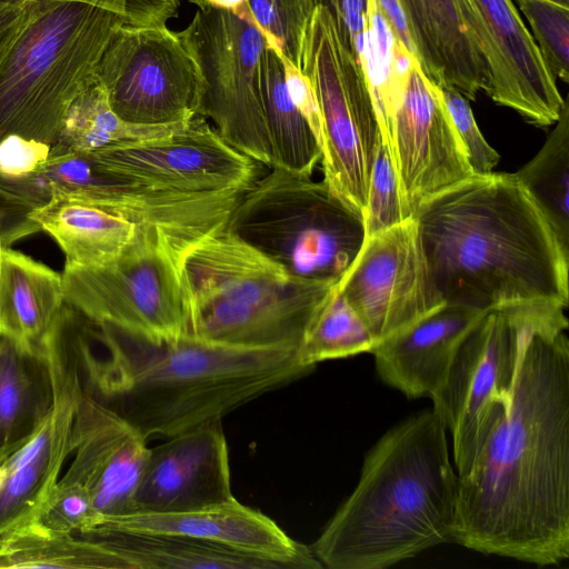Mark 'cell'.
<instances>
[{
    "mask_svg": "<svg viewBox=\"0 0 569 569\" xmlns=\"http://www.w3.org/2000/svg\"><path fill=\"white\" fill-rule=\"evenodd\" d=\"M2 247H3V246H2V244H1V242H0V259H1V251H2Z\"/></svg>",
    "mask_w": 569,
    "mask_h": 569,
    "instance_id": "f907efd6",
    "label": "cell"
},
{
    "mask_svg": "<svg viewBox=\"0 0 569 569\" xmlns=\"http://www.w3.org/2000/svg\"><path fill=\"white\" fill-rule=\"evenodd\" d=\"M51 146L28 141L21 138H9L0 144V172L17 174L32 170L43 161Z\"/></svg>",
    "mask_w": 569,
    "mask_h": 569,
    "instance_id": "ee69618b",
    "label": "cell"
},
{
    "mask_svg": "<svg viewBox=\"0 0 569 569\" xmlns=\"http://www.w3.org/2000/svg\"><path fill=\"white\" fill-rule=\"evenodd\" d=\"M376 340L337 284L313 319L297 349L299 361L310 368L317 363L371 352Z\"/></svg>",
    "mask_w": 569,
    "mask_h": 569,
    "instance_id": "836d02e7",
    "label": "cell"
},
{
    "mask_svg": "<svg viewBox=\"0 0 569 569\" xmlns=\"http://www.w3.org/2000/svg\"><path fill=\"white\" fill-rule=\"evenodd\" d=\"M548 306L522 340L510 397L497 403L459 477L453 541L538 566L569 557V340Z\"/></svg>",
    "mask_w": 569,
    "mask_h": 569,
    "instance_id": "6da1fadb",
    "label": "cell"
},
{
    "mask_svg": "<svg viewBox=\"0 0 569 569\" xmlns=\"http://www.w3.org/2000/svg\"><path fill=\"white\" fill-rule=\"evenodd\" d=\"M178 33L201 77L199 114L231 147L273 167L261 93L263 34L249 20L212 7L198 9Z\"/></svg>",
    "mask_w": 569,
    "mask_h": 569,
    "instance_id": "9c48e42d",
    "label": "cell"
},
{
    "mask_svg": "<svg viewBox=\"0 0 569 569\" xmlns=\"http://www.w3.org/2000/svg\"><path fill=\"white\" fill-rule=\"evenodd\" d=\"M337 287L376 343L441 305L412 218L366 238Z\"/></svg>",
    "mask_w": 569,
    "mask_h": 569,
    "instance_id": "5bb4252c",
    "label": "cell"
},
{
    "mask_svg": "<svg viewBox=\"0 0 569 569\" xmlns=\"http://www.w3.org/2000/svg\"><path fill=\"white\" fill-rule=\"evenodd\" d=\"M362 220L366 238L406 220L391 151L382 137L378 142L370 174Z\"/></svg>",
    "mask_w": 569,
    "mask_h": 569,
    "instance_id": "8d00e7d4",
    "label": "cell"
},
{
    "mask_svg": "<svg viewBox=\"0 0 569 569\" xmlns=\"http://www.w3.org/2000/svg\"><path fill=\"white\" fill-rule=\"evenodd\" d=\"M441 303L569 301V253L513 173L475 174L412 216Z\"/></svg>",
    "mask_w": 569,
    "mask_h": 569,
    "instance_id": "7a4b0ae2",
    "label": "cell"
},
{
    "mask_svg": "<svg viewBox=\"0 0 569 569\" xmlns=\"http://www.w3.org/2000/svg\"><path fill=\"white\" fill-rule=\"evenodd\" d=\"M197 242L137 224L133 238L113 261L63 269L64 303L96 325L112 326L148 342L188 336L192 302L184 257Z\"/></svg>",
    "mask_w": 569,
    "mask_h": 569,
    "instance_id": "52a82bcc",
    "label": "cell"
},
{
    "mask_svg": "<svg viewBox=\"0 0 569 569\" xmlns=\"http://www.w3.org/2000/svg\"><path fill=\"white\" fill-rule=\"evenodd\" d=\"M189 2L193 3L198 7V9H207L209 6L206 2V0H188Z\"/></svg>",
    "mask_w": 569,
    "mask_h": 569,
    "instance_id": "c3c4849f",
    "label": "cell"
},
{
    "mask_svg": "<svg viewBox=\"0 0 569 569\" xmlns=\"http://www.w3.org/2000/svg\"><path fill=\"white\" fill-rule=\"evenodd\" d=\"M71 355L69 327L60 315L42 352L51 403L34 428L0 457V538L36 519L71 455L74 412L83 392Z\"/></svg>",
    "mask_w": 569,
    "mask_h": 569,
    "instance_id": "7c38bea8",
    "label": "cell"
},
{
    "mask_svg": "<svg viewBox=\"0 0 569 569\" xmlns=\"http://www.w3.org/2000/svg\"><path fill=\"white\" fill-rule=\"evenodd\" d=\"M390 151L405 219L475 176L439 89L418 61L393 118Z\"/></svg>",
    "mask_w": 569,
    "mask_h": 569,
    "instance_id": "9a60e30c",
    "label": "cell"
},
{
    "mask_svg": "<svg viewBox=\"0 0 569 569\" xmlns=\"http://www.w3.org/2000/svg\"><path fill=\"white\" fill-rule=\"evenodd\" d=\"M82 535L108 546L122 569H282L273 561L187 537L97 530Z\"/></svg>",
    "mask_w": 569,
    "mask_h": 569,
    "instance_id": "4316f807",
    "label": "cell"
},
{
    "mask_svg": "<svg viewBox=\"0 0 569 569\" xmlns=\"http://www.w3.org/2000/svg\"><path fill=\"white\" fill-rule=\"evenodd\" d=\"M117 14L81 2L28 6L27 21L0 64V144L57 142L72 102L98 81Z\"/></svg>",
    "mask_w": 569,
    "mask_h": 569,
    "instance_id": "5b68a950",
    "label": "cell"
},
{
    "mask_svg": "<svg viewBox=\"0 0 569 569\" xmlns=\"http://www.w3.org/2000/svg\"><path fill=\"white\" fill-rule=\"evenodd\" d=\"M550 305L513 303L485 310L431 396L433 412L452 436L459 477L468 472L496 405L510 397L526 332Z\"/></svg>",
    "mask_w": 569,
    "mask_h": 569,
    "instance_id": "30bf717a",
    "label": "cell"
},
{
    "mask_svg": "<svg viewBox=\"0 0 569 569\" xmlns=\"http://www.w3.org/2000/svg\"><path fill=\"white\" fill-rule=\"evenodd\" d=\"M28 18V6L0 2V64Z\"/></svg>",
    "mask_w": 569,
    "mask_h": 569,
    "instance_id": "f6af8a7d",
    "label": "cell"
},
{
    "mask_svg": "<svg viewBox=\"0 0 569 569\" xmlns=\"http://www.w3.org/2000/svg\"><path fill=\"white\" fill-rule=\"evenodd\" d=\"M188 122L163 126L127 122L111 109L103 87L97 81L72 102L51 148L92 153L121 143L162 137Z\"/></svg>",
    "mask_w": 569,
    "mask_h": 569,
    "instance_id": "1f68e13d",
    "label": "cell"
},
{
    "mask_svg": "<svg viewBox=\"0 0 569 569\" xmlns=\"http://www.w3.org/2000/svg\"><path fill=\"white\" fill-rule=\"evenodd\" d=\"M261 93L273 167L312 176L321 160V148L308 121L292 102L280 57L268 43L261 62Z\"/></svg>",
    "mask_w": 569,
    "mask_h": 569,
    "instance_id": "83f0119b",
    "label": "cell"
},
{
    "mask_svg": "<svg viewBox=\"0 0 569 569\" xmlns=\"http://www.w3.org/2000/svg\"><path fill=\"white\" fill-rule=\"evenodd\" d=\"M528 21L551 76L569 81V8L548 0H512Z\"/></svg>",
    "mask_w": 569,
    "mask_h": 569,
    "instance_id": "d590c367",
    "label": "cell"
},
{
    "mask_svg": "<svg viewBox=\"0 0 569 569\" xmlns=\"http://www.w3.org/2000/svg\"><path fill=\"white\" fill-rule=\"evenodd\" d=\"M77 356L93 386L147 440L169 438L223 416L308 375L296 348H251L188 335L152 343L81 320Z\"/></svg>",
    "mask_w": 569,
    "mask_h": 569,
    "instance_id": "3957f363",
    "label": "cell"
},
{
    "mask_svg": "<svg viewBox=\"0 0 569 569\" xmlns=\"http://www.w3.org/2000/svg\"><path fill=\"white\" fill-rule=\"evenodd\" d=\"M376 3L393 36L416 56L406 17L399 0H376Z\"/></svg>",
    "mask_w": 569,
    "mask_h": 569,
    "instance_id": "bcb514c9",
    "label": "cell"
},
{
    "mask_svg": "<svg viewBox=\"0 0 569 569\" xmlns=\"http://www.w3.org/2000/svg\"><path fill=\"white\" fill-rule=\"evenodd\" d=\"M31 219L64 254V268H91L113 261L134 236L137 224L91 202L56 196L34 208Z\"/></svg>",
    "mask_w": 569,
    "mask_h": 569,
    "instance_id": "d4e9b609",
    "label": "cell"
},
{
    "mask_svg": "<svg viewBox=\"0 0 569 569\" xmlns=\"http://www.w3.org/2000/svg\"><path fill=\"white\" fill-rule=\"evenodd\" d=\"M51 398L42 357L26 353L0 337V457L34 428Z\"/></svg>",
    "mask_w": 569,
    "mask_h": 569,
    "instance_id": "f1b7e54d",
    "label": "cell"
},
{
    "mask_svg": "<svg viewBox=\"0 0 569 569\" xmlns=\"http://www.w3.org/2000/svg\"><path fill=\"white\" fill-rule=\"evenodd\" d=\"M109 104L122 120L146 126L200 116L202 81L178 32L167 26L116 29L98 69Z\"/></svg>",
    "mask_w": 569,
    "mask_h": 569,
    "instance_id": "8fae6325",
    "label": "cell"
},
{
    "mask_svg": "<svg viewBox=\"0 0 569 569\" xmlns=\"http://www.w3.org/2000/svg\"><path fill=\"white\" fill-rule=\"evenodd\" d=\"M226 229L292 277L338 283L359 253L362 216L329 186L272 167L242 194Z\"/></svg>",
    "mask_w": 569,
    "mask_h": 569,
    "instance_id": "8992f818",
    "label": "cell"
},
{
    "mask_svg": "<svg viewBox=\"0 0 569 569\" xmlns=\"http://www.w3.org/2000/svg\"><path fill=\"white\" fill-rule=\"evenodd\" d=\"M301 70L319 102L323 180L362 216L381 138L378 116L362 63L341 43L320 6L306 31Z\"/></svg>",
    "mask_w": 569,
    "mask_h": 569,
    "instance_id": "ba28073f",
    "label": "cell"
},
{
    "mask_svg": "<svg viewBox=\"0 0 569 569\" xmlns=\"http://www.w3.org/2000/svg\"><path fill=\"white\" fill-rule=\"evenodd\" d=\"M447 428L423 410L367 453L358 485L311 550L330 569H385L453 541L459 476Z\"/></svg>",
    "mask_w": 569,
    "mask_h": 569,
    "instance_id": "277c9868",
    "label": "cell"
},
{
    "mask_svg": "<svg viewBox=\"0 0 569 569\" xmlns=\"http://www.w3.org/2000/svg\"><path fill=\"white\" fill-rule=\"evenodd\" d=\"M417 60L436 86L458 90L467 100L488 94L490 72L462 20L457 0H399Z\"/></svg>",
    "mask_w": 569,
    "mask_h": 569,
    "instance_id": "603a6c76",
    "label": "cell"
},
{
    "mask_svg": "<svg viewBox=\"0 0 569 569\" xmlns=\"http://www.w3.org/2000/svg\"><path fill=\"white\" fill-rule=\"evenodd\" d=\"M32 210L24 201L0 190V242L3 247L41 231L30 217Z\"/></svg>",
    "mask_w": 569,
    "mask_h": 569,
    "instance_id": "7bdbcfd3",
    "label": "cell"
},
{
    "mask_svg": "<svg viewBox=\"0 0 569 569\" xmlns=\"http://www.w3.org/2000/svg\"><path fill=\"white\" fill-rule=\"evenodd\" d=\"M490 72L488 96L537 127L555 124L566 100L512 0H457Z\"/></svg>",
    "mask_w": 569,
    "mask_h": 569,
    "instance_id": "2e32d148",
    "label": "cell"
},
{
    "mask_svg": "<svg viewBox=\"0 0 569 569\" xmlns=\"http://www.w3.org/2000/svg\"><path fill=\"white\" fill-rule=\"evenodd\" d=\"M92 530L180 536L267 559L282 569L322 568L311 548L293 540L271 518L236 498L180 512L108 516Z\"/></svg>",
    "mask_w": 569,
    "mask_h": 569,
    "instance_id": "d6986e66",
    "label": "cell"
},
{
    "mask_svg": "<svg viewBox=\"0 0 569 569\" xmlns=\"http://www.w3.org/2000/svg\"><path fill=\"white\" fill-rule=\"evenodd\" d=\"M88 154L103 170L159 191H246L259 178L260 164L227 143L202 116L169 134Z\"/></svg>",
    "mask_w": 569,
    "mask_h": 569,
    "instance_id": "4fadbf2b",
    "label": "cell"
},
{
    "mask_svg": "<svg viewBox=\"0 0 569 569\" xmlns=\"http://www.w3.org/2000/svg\"><path fill=\"white\" fill-rule=\"evenodd\" d=\"M149 452L137 427L83 390L72 426L73 459L63 478L80 483L103 517L133 512Z\"/></svg>",
    "mask_w": 569,
    "mask_h": 569,
    "instance_id": "e0dca14e",
    "label": "cell"
},
{
    "mask_svg": "<svg viewBox=\"0 0 569 569\" xmlns=\"http://www.w3.org/2000/svg\"><path fill=\"white\" fill-rule=\"evenodd\" d=\"M437 87L475 174L492 172L500 156L481 133L468 100L452 87Z\"/></svg>",
    "mask_w": 569,
    "mask_h": 569,
    "instance_id": "f35d334b",
    "label": "cell"
},
{
    "mask_svg": "<svg viewBox=\"0 0 569 569\" xmlns=\"http://www.w3.org/2000/svg\"><path fill=\"white\" fill-rule=\"evenodd\" d=\"M0 568L122 569L116 553L100 540L57 531L37 520L0 538Z\"/></svg>",
    "mask_w": 569,
    "mask_h": 569,
    "instance_id": "f546056e",
    "label": "cell"
},
{
    "mask_svg": "<svg viewBox=\"0 0 569 569\" xmlns=\"http://www.w3.org/2000/svg\"><path fill=\"white\" fill-rule=\"evenodd\" d=\"M336 284L308 280L270 300L207 303L194 310L190 335L231 346L298 349Z\"/></svg>",
    "mask_w": 569,
    "mask_h": 569,
    "instance_id": "44dd1931",
    "label": "cell"
},
{
    "mask_svg": "<svg viewBox=\"0 0 569 569\" xmlns=\"http://www.w3.org/2000/svg\"><path fill=\"white\" fill-rule=\"evenodd\" d=\"M483 311L445 302L386 337L370 352L378 376L407 398H431L461 340Z\"/></svg>",
    "mask_w": 569,
    "mask_h": 569,
    "instance_id": "ffe728a7",
    "label": "cell"
},
{
    "mask_svg": "<svg viewBox=\"0 0 569 569\" xmlns=\"http://www.w3.org/2000/svg\"><path fill=\"white\" fill-rule=\"evenodd\" d=\"M360 61L376 107L382 140L390 149L392 123L416 56L392 33L370 0Z\"/></svg>",
    "mask_w": 569,
    "mask_h": 569,
    "instance_id": "4dcf8cb0",
    "label": "cell"
},
{
    "mask_svg": "<svg viewBox=\"0 0 569 569\" xmlns=\"http://www.w3.org/2000/svg\"><path fill=\"white\" fill-rule=\"evenodd\" d=\"M131 188L130 181L103 170L90 154L52 148L30 171L0 172V190L33 209L56 196H72L113 211L124 202Z\"/></svg>",
    "mask_w": 569,
    "mask_h": 569,
    "instance_id": "484cf974",
    "label": "cell"
},
{
    "mask_svg": "<svg viewBox=\"0 0 569 569\" xmlns=\"http://www.w3.org/2000/svg\"><path fill=\"white\" fill-rule=\"evenodd\" d=\"M102 518L89 492L80 483L62 477L34 520L57 531L83 533L94 529Z\"/></svg>",
    "mask_w": 569,
    "mask_h": 569,
    "instance_id": "74e56055",
    "label": "cell"
},
{
    "mask_svg": "<svg viewBox=\"0 0 569 569\" xmlns=\"http://www.w3.org/2000/svg\"><path fill=\"white\" fill-rule=\"evenodd\" d=\"M192 315L207 303L227 300L252 303L270 300L300 287L292 277L226 228L193 244L184 257ZM192 320V318H191Z\"/></svg>",
    "mask_w": 569,
    "mask_h": 569,
    "instance_id": "7402d4cb",
    "label": "cell"
},
{
    "mask_svg": "<svg viewBox=\"0 0 569 569\" xmlns=\"http://www.w3.org/2000/svg\"><path fill=\"white\" fill-rule=\"evenodd\" d=\"M548 1L569 8V0H548Z\"/></svg>",
    "mask_w": 569,
    "mask_h": 569,
    "instance_id": "681fc988",
    "label": "cell"
},
{
    "mask_svg": "<svg viewBox=\"0 0 569 569\" xmlns=\"http://www.w3.org/2000/svg\"><path fill=\"white\" fill-rule=\"evenodd\" d=\"M315 8L312 0H247L237 16L249 20L269 46L301 69L303 40Z\"/></svg>",
    "mask_w": 569,
    "mask_h": 569,
    "instance_id": "e575fe53",
    "label": "cell"
},
{
    "mask_svg": "<svg viewBox=\"0 0 569 569\" xmlns=\"http://www.w3.org/2000/svg\"><path fill=\"white\" fill-rule=\"evenodd\" d=\"M64 306L62 274L10 247L0 259V337L41 357Z\"/></svg>",
    "mask_w": 569,
    "mask_h": 569,
    "instance_id": "cb8c5ba5",
    "label": "cell"
},
{
    "mask_svg": "<svg viewBox=\"0 0 569 569\" xmlns=\"http://www.w3.org/2000/svg\"><path fill=\"white\" fill-rule=\"evenodd\" d=\"M278 54L282 63L284 81L289 96L295 106L308 121L320 146L322 122L319 102L313 86L300 68L296 67L279 52Z\"/></svg>",
    "mask_w": 569,
    "mask_h": 569,
    "instance_id": "b9f144b4",
    "label": "cell"
},
{
    "mask_svg": "<svg viewBox=\"0 0 569 569\" xmlns=\"http://www.w3.org/2000/svg\"><path fill=\"white\" fill-rule=\"evenodd\" d=\"M234 499L221 420L167 438L150 448L133 512H180Z\"/></svg>",
    "mask_w": 569,
    "mask_h": 569,
    "instance_id": "ac0fdd59",
    "label": "cell"
},
{
    "mask_svg": "<svg viewBox=\"0 0 569 569\" xmlns=\"http://www.w3.org/2000/svg\"><path fill=\"white\" fill-rule=\"evenodd\" d=\"M209 7L230 11L238 14L247 3V0H206Z\"/></svg>",
    "mask_w": 569,
    "mask_h": 569,
    "instance_id": "7dc6e473",
    "label": "cell"
},
{
    "mask_svg": "<svg viewBox=\"0 0 569 569\" xmlns=\"http://www.w3.org/2000/svg\"><path fill=\"white\" fill-rule=\"evenodd\" d=\"M0 2L27 7L48 2H81L110 11L127 24L167 26L178 16L181 0H0Z\"/></svg>",
    "mask_w": 569,
    "mask_h": 569,
    "instance_id": "ab89813d",
    "label": "cell"
},
{
    "mask_svg": "<svg viewBox=\"0 0 569 569\" xmlns=\"http://www.w3.org/2000/svg\"><path fill=\"white\" fill-rule=\"evenodd\" d=\"M325 8L341 43L360 61L370 0H312Z\"/></svg>",
    "mask_w": 569,
    "mask_h": 569,
    "instance_id": "60d3db41",
    "label": "cell"
},
{
    "mask_svg": "<svg viewBox=\"0 0 569 569\" xmlns=\"http://www.w3.org/2000/svg\"><path fill=\"white\" fill-rule=\"evenodd\" d=\"M513 174L532 198L565 251L569 253V109L567 100L542 148Z\"/></svg>",
    "mask_w": 569,
    "mask_h": 569,
    "instance_id": "d6a6232c",
    "label": "cell"
}]
</instances>
